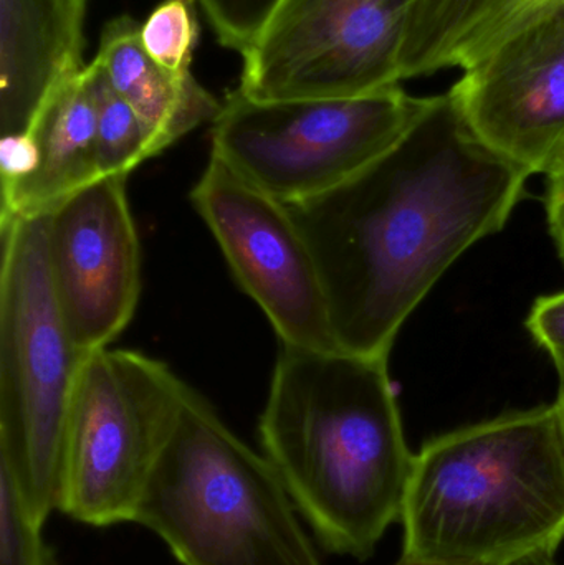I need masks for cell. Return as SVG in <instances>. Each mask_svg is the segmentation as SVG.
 <instances>
[{"mask_svg":"<svg viewBox=\"0 0 564 565\" xmlns=\"http://www.w3.org/2000/svg\"><path fill=\"white\" fill-rule=\"evenodd\" d=\"M394 565H443V564H430V563H421V561L407 559V557H401Z\"/></svg>","mask_w":564,"mask_h":565,"instance_id":"d4e9b609","label":"cell"},{"mask_svg":"<svg viewBox=\"0 0 564 565\" xmlns=\"http://www.w3.org/2000/svg\"><path fill=\"white\" fill-rule=\"evenodd\" d=\"M88 0H0V131L25 135L83 72Z\"/></svg>","mask_w":564,"mask_h":565,"instance_id":"4fadbf2b","label":"cell"},{"mask_svg":"<svg viewBox=\"0 0 564 565\" xmlns=\"http://www.w3.org/2000/svg\"><path fill=\"white\" fill-rule=\"evenodd\" d=\"M416 0H280L245 50L238 89L262 102L351 98L404 82Z\"/></svg>","mask_w":564,"mask_h":565,"instance_id":"ba28073f","label":"cell"},{"mask_svg":"<svg viewBox=\"0 0 564 565\" xmlns=\"http://www.w3.org/2000/svg\"><path fill=\"white\" fill-rule=\"evenodd\" d=\"M526 329L552 358L558 372L560 388H564V291L540 296L530 309Z\"/></svg>","mask_w":564,"mask_h":565,"instance_id":"44dd1931","label":"cell"},{"mask_svg":"<svg viewBox=\"0 0 564 565\" xmlns=\"http://www.w3.org/2000/svg\"><path fill=\"white\" fill-rule=\"evenodd\" d=\"M280 0H198L219 43L244 53L257 39Z\"/></svg>","mask_w":564,"mask_h":565,"instance_id":"ffe728a7","label":"cell"},{"mask_svg":"<svg viewBox=\"0 0 564 565\" xmlns=\"http://www.w3.org/2000/svg\"><path fill=\"white\" fill-rule=\"evenodd\" d=\"M556 411H558L560 422H562V428L564 434V388H560L558 398L555 404Z\"/></svg>","mask_w":564,"mask_h":565,"instance_id":"cb8c5ba5","label":"cell"},{"mask_svg":"<svg viewBox=\"0 0 564 565\" xmlns=\"http://www.w3.org/2000/svg\"><path fill=\"white\" fill-rule=\"evenodd\" d=\"M191 201L235 280L267 316L281 345L340 349L313 255L285 202L212 156Z\"/></svg>","mask_w":564,"mask_h":565,"instance_id":"9c48e42d","label":"cell"},{"mask_svg":"<svg viewBox=\"0 0 564 565\" xmlns=\"http://www.w3.org/2000/svg\"><path fill=\"white\" fill-rule=\"evenodd\" d=\"M564 12V0H500L460 52L456 70L482 58L517 33Z\"/></svg>","mask_w":564,"mask_h":565,"instance_id":"d6986e66","label":"cell"},{"mask_svg":"<svg viewBox=\"0 0 564 565\" xmlns=\"http://www.w3.org/2000/svg\"><path fill=\"white\" fill-rule=\"evenodd\" d=\"M265 455L189 392L135 521L182 565H323Z\"/></svg>","mask_w":564,"mask_h":565,"instance_id":"277c9868","label":"cell"},{"mask_svg":"<svg viewBox=\"0 0 564 565\" xmlns=\"http://www.w3.org/2000/svg\"><path fill=\"white\" fill-rule=\"evenodd\" d=\"M96 105V151L102 178H128L155 158L151 135L132 106L119 95L98 60L86 65Z\"/></svg>","mask_w":564,"mask_h":565,"instance_id":"2e32d148","label":"cell"},{"mask_svg":"<svg viewBox=\"0 0 564 565\" xmlns=\"http://www.w3.org/2000/svg\"><path fill=\"white\" fill-rule=\"evenodd\" d=\"M0 162L2 218L45 214L102 179L86 66L50 99L25 135L2 138Z\"/></svg>","mask_w":564,"mask_h":565,"instance_id":"7c38bea8","label":"cell"},{"mask_svg":"<svg viewBox=\"0 0 564 565\" xmlns=\"http://www.w3.org/2000/svg\"><path fill=\"white\" fill-rule=\"evenodd\" d=\"M126 179H98L45 212L50 280L83 355L109 348L141 295V247Z\"/></svg>","mask_w":564,"mask_h":565,"instance_id":"30bf717a","label":"cell"},{"mask_svg":"<svg viewBox=\"0 0 564 565\" xmlns=\"http://www.w3.org/2000/svg\"><path fill=\"white\" fill-rule=\"evenodd\" d=\"M529 178L470 132L446 93L363 171L287 204L317 264L338 348L390 358L444 274L506 227Z\"/></svg>","mask_w":564,"mask_h":565,"instance_id":"6da1fadb","label":"cell"},{"mask_svg":"<svg viewBox=\"0 0 564 565\" xmlns=\"http://www.w3.org/2000/svg\"><path fill=\"white\" fill-rule=\"evenodd\" d=\"M546 175H549L545 199L546 217H549L550 234L564 264V151L553 162Z\"/></svg>","mask_w":564,"mask_h":565,"instance_id":"7402d4cb","label":"cell"},{"mask_svg":"<svg viewBox=\"0 0 564 565\" xmlns=\"http://www.w3.org/2000/svg\"><path fill=\"white\" fill-rule=\"evenodd\" d=\"M42 530L9 475L0 470V565H60Z\"/></svg>","mask_w":564,"mask_h":565,"instance_id":"ac0fdd59","label":"cell"},{"mask_svg":"<svg viewBox=\"0 0 564 565\" xmlns=\"http://www.w3.org/2000/svg\"><path fill=\"white\" fill-rule=\"evenodd\" d=\"M499 565H558L553 561V556L546 554H533V556L520 557V559L509 561Z\"/></svg>","mask_w":564,"mask_h":565,"instance_id":"603a6c76","label":"cell"},{"mask_svg":"<svg viewBox=\"0 0 564 565\" xmlns=\"http://www.w3.org/2000/svg\"><path fill=\"white\" fill-rule=\"evenodd\" d=\"M139 36L159 65L188 75L199 43L198 0H162L139 25Z\"/></svg>","mask_w":564,"mask_h":565,"instance_id":"e0dca14e","label":"cell"},{"mask_svg":"<svg viewBox=\"0 0 564 565\" xmlns=\"http://www.w3.org/2000/svg\"><path fill=\"white\" fill-rule=\"evenodd\" d=\"M500 0H416L404 52V82L456 70L477 26Z\"/></svg>","mask_w":564,"mask_h":565,"instance_id":"9a60e30c","label":"cell"},{"mask_svg":"<svg viewBox=\"0 0 564 565\" xmlns=\"http://www.w3.org/2000/svg\"><path fill=\"white\" fill-rule=\"evenodd\" d=\"M258 435L318 543L370 559L403 516L416 463L387 358L281 345Z\"/></svg>","mask_w":564,"mask_h":565,"instance_id":"7a4b0ae2","label":"cell"},{"mask_svg":"<svg viewBox=\"0 0 564 565\" xmlns=\"http://www.w3.org/2000/svg\"><path fill=\"white\" fill-rule=\"evenodd\" d=\"M191 387L164 362L106 348L79 371L58 511L93 527L132 523Z\"/></svg>","mask_w":564,"mask_h":565,"instance_id":"52a82bcc","label":"cell"},{"mask_svg":"<svg viewBox=\"0 0 564 565\" xmlns=\"http://www.w3.org/2000/svg\"><path fill=\"white\" fill-rule=\"evenodd\" d=\"M437 96L403 86L351 98L262 102L235 89L212 122V158L285 204L343 184L386 154Z\"/></svg>","mask_w":564,"mask_h":565,"instance_id":"8992f818","label":"cell"},{"mask_svg":"<svg viewBox=\"0 0 564 565\" xmlns=\"http://www.w3.org/2000/svg\"><path fill=\"white\" fill-rule=\"evenodd\" d=\"M139 25L129 15L109 20L96 60L119 95L138 113L156 154H161L198 126L214 122L222 103L192 73L178 75L159 65L142 46Z\"/></svg>","mask_w":564,"mask_h":565,"instance_id":"5bb4252c","label":"cell"},{"mask_svg":"<svg viewBox=\"0 0 564 565\" xmlns=\"http://www.w3.org/2000/svg\"><path fill=\"white\" fill-rule=\"evenodd\" d=\"M403 557L499 565L564 541V434L555 405L427 441L404 501Z\"/></svg>","mask_w":564,"mask_h":565,"instance_id":"3957f363","label":"cell"},{"mask_svg":"<svg viewBox=\"0 0 564 565\" xmlns=\"http://www.w3.org/2000/svg\"><path fill=\"white\" fill-rule=\"evenodd\" d=\"M447 96L487 148L530 175L564 151V12L490 50Z\"/></svg>","mask_w":564,"mask_h":565,"instance_id":"8fae6325","label":"cell"},{"mask_svg":"<svg viewBox=\"0 0 564 565\" xmlns=\"http://www.w3.org/2000/svg\"><path fill=\"white\" fill-rule=\"evenodd\" d=\"M0 470L30 518L58 511L70 415L86 355L60 315L45 214L0 218Z\"/></svg>","mask_w":564,"mask_h":565,"instance_id":"5b68a950","label":"cell"}]
</instances>
